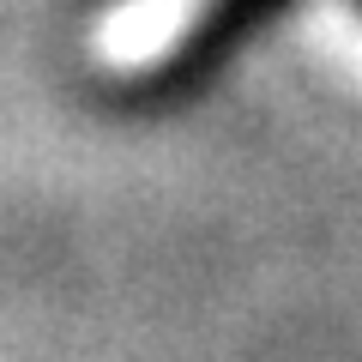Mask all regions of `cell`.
<instances>
[{
	"label": "cell",
	"mask_w": 362,
	"mask_h": 362,
	"mask_svg": "<svg viewBox=\"0 0 362 362\" xmlns=\"http://www.w3.org/2000/svg\"><path fill=\"white\" fill-rule=\"evenodd\" d=\"M266 6H278V0H218V6L206 13V25L181 42V54H175V66H169V78H187V73H199V66H211V61L223 54V42H230L235 30H247L259 13H266ZM356 6H362V0H356Z\"/></svg>",
	"instance_id": "obj_1"
}]
</instances>
